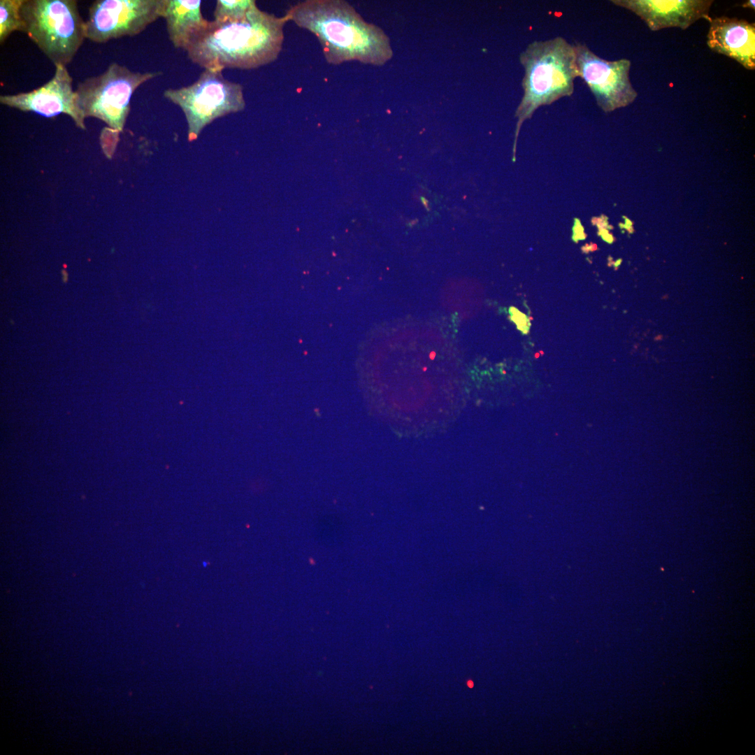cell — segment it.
Wrapping results in <instances>:
<instances>
[{"label": "cell", "mask_w": 755, "mask_h": 755, "mask_svg": "<svg viewBox=\"0 0 755 755\" xmlns=\"http://www.w3.org/2000/svg\"><path fill=\"white\" fill-rule=\"evenodd\" d=\"M164 96L184 113L189 141L196 139L214 120L245 107L243 86L226 79L220 71L205 69L192 84L168 88Z\"/></svg>", "instance_id": "6"}, {"label": "cell", "mask_w": 755, "mask_h": 755, "mask_svg": "<svg viewBox=\"0 0 755 755\" xmlns=\"http://www.w3.org/2000/svg\"><path fill=\"white\" fill-rule=\"evenodd\" d=\"M285 15L263 11L257 3L241 20L209 21L191 41L186 52L195 64L213 71L254 69L278 59L285 38Z\"/></svg>", "instance_id": "1"}, {"label": "cell", "mask_w": 755, "mask_h": 755, "mask_svg": "<svg viewBox=\"0 0 755 755\" xmlns=\"http://www.w3.org/2000/svg\"><path fill=\"white\" fill-rule=\"evenodd\" d=\"M707 45L713 52L726 55L747 70H755V24L722 15L710 22Z\"/></svg>", "instance_id": "11"}, {"label": "cell", "mask_w": 755, "mask_h": 755, "mask_svg": "<svg viewBox=\"0 0 755 755\" xmlns=\"http://www.w3.org/2000/svg\"><path fill=\"white\" fill-rule=\"evenodd\" d=\"M285 15L317 38L330 64L358 61L382 66L393 56L384 31L366 22L346 1H302L291 6Z\"/></svg>", "instance_id": "2"}, {"label": "cell", "mask_w": 755, "mask_h": 755, "mask_svg": "<svg viewBox=\"0 0 755 755\" xmlns=\"http://www.w3.org/2000/svg\"><path fill=\"white\" fill-rule=\"evenodd\" d=\"M163 17L171 42L185 51L209 22L202 15L200 0H167Z\"/></svg>", "instance_id": "12"}, {"label": "cell", "mask_w": 755, "mask_h": 755, "mask_svg": "<svg viewBox=\"0 0 755 755\" xmlns=\"http://www.w3.org/2000/svg\"><path fill=\"white\" fill-rule=\"evenodd\" d=\"M574 46L578 77L587 84L601 110L610 113L634 102L638 92L630 80L628 59L608 61L585 43L576 42Z\"/></svg>", "instance_id": "8"}, {"label": "cell", "mask_w": 755, "mask_h": 755, "mask_svg": "<svg viewBox=\"0 0 755 755\" xmlns=\"http://www.w3.org/2000/svg\"><path fill=\"white\" fill-rule=\"evenodd\" d=\"M23 0H0V43L15 31L20 30V10Z\"/></svg>", "instance_id": "14"}, {"label": "cell", "mask_w": 755, "mask_h": 755, "mask_svg": "<svg viewBox=\"0 0 755 755\" xmlns=\"http://www.w3.org/2000/svg\"><path fill=\"white\" fill-rule=\"evenodd\" d=\"M20 14V31L55 66L69 64L86 38L85 21L76 0H23Z\"/></svg>", "instance_id": "4"}, {"label": "cell", "mask_w": 755, "mask_h": 755, "mask_svg": "<svg viewBox=\"0 0 755 755\" xmlns=\"http://www.w3.org/2000/svg\"><path fill=\"white\" fill-rule=\"evenodd\" d=\"M510 313L511 319L517 324V329L523 333H527L531 325L528 317L513 307L510 308Z\"/></svg>", "instance_id": "15"}, {"label": "cell", "mask_w": 755, "mask_h": 755, "mask_svg": "<svg viewBox=\"0 0 755 755\" xmlns=\"http://www.w3.org/2000/svg\"><path fill=\"white\" fill-rule=\"evenodd\" d=\"M161 71L134 72L124 65L111 63L102 73L79 82L75 91L76 106L85 119L96 117L116 131H122L130 111V101L144 82L159 76Z\"/></svg>", "instance_id": "5"}, {"label": "cell", "mask_w": 755, "mask_h": 755, "mask_svg": "<svg viewBox=\"0 0 755 755\" xmlns=\"http://www.w3.org/2000/svg\"><path fill=\"white\" fill-rule=\"evenodd\" d=\"M72 83V77L66 66L57 65L52 78L42 86L29 92L1 95L0 103L46 117L63 113L69 115L78 127L85 129V118L77 108Z\"/></svg>", "instance_id": "9"}, {"label": "cell", "mask_w": 755, "mask_h": 755, "mask_svg": "<svg viewBox=\"0 0 755 755\" xmlns=\"http://www.w3.org/2000/svg\"><path fill=\"white\" fill-rule=\"evenodd\" d=\"M167 0H96L88 10L86 38L103 43L134 36L163 17Z\"/></svg>", "instance_id": "7"}, {"label": "cell", "mask_w": 755, "mask_h": 755, "mask_svg": "<svg viewBox=\"0 0 755 755\" xmlns=\"http://www.w3.org/2000/svg\"><path fill=\"white\" fill-rule=\"evenodd\" d=\"M741 6L742 8H750V9H752L753 10H755V1L754 0L746 1L745 2H744L741 5Z\"/></svg>", "instance_id": "16"}, {"label": "cell", "mask_w": 755, "mask_h": 755, "mask_svg": "<svg viewBox=\"0 0 755 755\" xmlns=\"http://www.w3.org/2000/svg\"><path fill=\"white\" fill-rule=\"evenodd\" d=\"M519 62L524 69L522 81L524 93L515 114L517 122L514 159L523 122L540 107L570 96L574 92V80L578 77L574 44L562 36L531 42L520 53Z\"/></svg>", "instance_id": "3"}, {"label": "cell", "mask_w": 755, "mask_h": 755, "mask_svg": "<svg viewBox=\"0 0 755 755\" xmlns=\"http://www.w3.org/2000/svg\"><path fill=\"white\" fill-rule=\"evenodd\" d=\"M468 686L469 687H473V682H472L471 680H470V681H468Z\"/></svg>", "instance_id": "17"}, {"label": "cell", "mask_w": 755, "mask_h": 755, "mask_svg": "<svg viewBox=\"0 0 755 755\" xmlns=\"http://www.w3.org/2000/svg\"><path fill=\"white\" fill-rule=\"evenodd\" d=\"M255 4L254 0H217L213 20L217 23L241 20Z\"/></svg>", "instance_id": "13"}, {"label": "cell", "mask_w": 755, "mask_h": 755, "mask_svg": "<svg viewBox=\"0 0 755 755\" xmlns=\"http://www.w3.org/2000/svg\"><path fill=\"white\" fill-rule=\"evenodd\" d=\"M613 4L627 9L648 28L659 31L677 27L686 29L703 18L711 21L710 10L712 0H612Z\"/></svg>", "instance_id": "10"}]
</instances>
